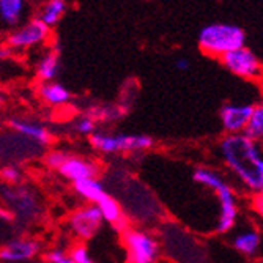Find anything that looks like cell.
<instances>
[{"label":"cell","instance_id":"cell-25","mask_svg":"<svg viewBox=\"0 0 263 263\" xmlns=\"http://www.w3.org/2000/svg\"><path fill=\"white\" fill-rule=\"evenodd\" d=\"M0 175H2V178H4L5 181H8V183H16V181L19 180V177H21L19 171L16 169V167H13V165L4 167V169L0 171Z\"/></svg>","mask_w":263,"mask_h":263},{"label":"cell","instance_id":"cell-21","mask_svg":"<svg viewBox=\"0 0 263 263\" xmlns=\"http://www.w3.org/2000/svg\"><path fill=\"white\" fill-rule=\"evenodd\" d=\"M123 109L114 106H95L88 110V117H91L95 122H112L123 115Z\"/></svg>","mask_w":263,"mask_h":263},{"label":"cell","instance_id":"cell-3","mask_svg":"<svg viewBox=\"0 0 263 263\" xmlns=\"http://www.w3.org/2000/svg\"><path fill=\"white\" fill-rule=\"evenodd\" d=\"M91 147L104 155L122 152H143L153 147V139L145 134H106L93 133L90 136Z\"/></svg>","mask_w":263,"mask_h":263},{"label":"cell","instance_id":"cell-27","mask_svg":"<svg viewBox=\"0 0 263 263\" xmlns=\"http://www.w3.org/2000/svg\"><path fill=\"white\" fill-rule=\"evenodd\" d=\"M10 54H11V49H10V47H4V46L0 47V71H2V63H4V60L8 59Z\"/></svg>","mask_w":263,"mask_h":263},{"label":"cell","instance_id":"cell-30","mask_svg":"<svg viewBox=\"0 0 263 263\" xmlns=\"http://www.w3.org/2000/svg\"><path fill=\"white\" fill-rule=\"evenodd\" d=\"M0 104H4V95L0 93Z\"/></svg>","mask_w":263,"mask_h":263},{"label":"cell","instance_id":"cell-15","mask_svg":"<svg viewBox=\"0 0 263 263\" xmlns=\"http://www.w3.org/2000/svg\"><path fill=\"white\" fill-rule=\"evenodd\" d=\"M100 211H101V216H103V221H107L110 224L115 226V229L125 232L126 227H128V222L126 219L123 218V213H122V208L118 205L110 196H104L98 203H95Z\"/></svg>","mask_w":263,"mask_h":263},{"label":"cell","instance_id":"cell-10","mask_svg":"<svg viewBox=\"0 0 263 263\" xmlns=\"http://www.w3.org/2000/svg\"><path fill=\"white\" fill-rule=\"evenodd\" d=\"M59 172L65 178L76 183V181H81V180L95 178L98 175L100 169L93 161H87L84 158H76V156H68L66 161L62 164V167L59 169Z\"/></svg>","mask_w":263,"mask_h":263},{"label":"cell","instance_id":"cell-7","mask_svg":"<svg viewBox=\"0 0 263 263\" xmlns=\"http://www.w3.org/2000/svg\"><path fill=\"white\" fill-rule=\"evenodd\" d=\"M101 222H103L101 211L95 203L78 210L69 219L71 230L81 240H90L91 236H95V233L101 227Z\"/></svg>","mask_w":263,"mask_h":263},{"label":"cell","instance_id":"cell-18","mask_svg":"<svg viewBox=\"0 0 263 263\" xmlns=\"http://www.w3.org/2000/svg\"><path fill=\"white\" fill-rule=\"evenodd\" d=\"M74 189L81 197H84L87 202H91V203H98L104 196H107L104 186L97 178H87V180L76 181Z\"/></svg>","mask_w":263,"mask_h":263},{"label":"cell","instance_id":"cell-6","mask_svg":"<svg viewBox=\"0 0 263 263\" xmlns=\"http://www.w3.org/2000/svg\"><path fill=\"white\" fill-rule=\"evenodd\" d=\"M123 243L128 254V263H155L159 254L153 236L140 230H125Z\"/></svg>","mask_w":263,"mask_h":263},{"label":"cell","instance_id":"cell-11","mask_svg":"<svg viewBox=\"0 0 263 263\" xmlns=\"http://www.w3.org/2000/svg\"><path fill=\"white\" fill-rule=\"evenodd\" d=\"M27 13V0H0V26L16 29Z\"/></svg>","mask_w":263,"mask_h":263},{"label":"cell","instance_id":"cell-17","mask_svg":"<svg viewBox=\"0 0 263 263\" xmlns=\"http://www.w3.org/2000/svg\"><path fill=\"white\" fill-rule=\"evenodd\" d=\"M66 10H68L66 0H46V4L40 10L38 19L44 22L49 29H52L60 22Z\"/></svg>","mask_w":263,"mask_h":263},{"label":"cell","instance_id":"cell-20","mask_svg":"<svg viewBox=\"0 0 263 263\" xmlns=\"http://www.w3.org/2000/svg\"><path fill=\"white\" fill-rule=\"evenodd\" d=\"M241 134H245L246 137H249L255 142L261 140V137H263V107H261V104L254 106V110L249 117V122Z\"/></svg>","mask_w":263,"mask_h":263},{"label":"cell","instance_id":"cell-23","mask_svg":"<svg viewBox=\"0 0 263 263\" xmlns=\"http://www.w3.org/2000/svg\"><path fill=\"white\" fill-rule=\"evenodd\" d=\"M66 158H68V155L65 153V152H62V150H54V152H49L46 155V164H47V167L49 169H60L62 167V164L66 161Z\"/></svg>","mask_w":263,"mask_h":263},{"label":"cell","instance_id":"cell-8","mask_svg":"<svg viewBox=\"0 0 263 263\" xmlns=\"http://www.w3.org/2000/svg\"><path fill=\"white\" fill-rule=\"evenodd\" d=\"M254 110V104H233L227 103L221 107L219 117L222 128L229 134H241L249 122V117Z\"/></svg>","mask_w":263,"mask_h":263},{"label":"cell","instance_id":"cell-2","mask_svg":"<svg viewBox=\"0 0 263 263\" xmlns=\"http://www.w3.org/2000/svg\"><path fill=\"white\" fill-rule=\"evenodd\" d=\"M197 40L203 54L221 59L224 54L246 46V32L235 24L214 22L200 30Z\"/></svg>","mask_w":263,"mask_h":263},{"label":"cell","instance_id":"cell-4","mask_svg":"<svg viewBox=\"0 0 263 263\" xmlns=\"http://www.w3.org/2000/svg\"><path fill=\"white\" fill-rule=\"evenodd\" d=\"M49 35L51 29L38 17H35L24 24H19V27L13 29L8 35L7 44L11 51H26L44 44Z\"/></svg>","mask_w":263,"mask_h":263},{"label":"cell","instance_id":"cell-12","mask_svg":"<svg viewBox=\"0 0 263 263\" xmlns=\"http://www.w3.org/2000/svg\"><path fill=\"white\" fill-rule=\"evenodd\" d=\"M40 251V245L32 240H19L7 248L0 251V260H4L7 263H14V261H24L29 260L33 255H36Z\"/></svg>","mask_w":263,"mask_h":263},{"label":"cell","instance_id":"cell-14","mask_svg":"<svg viewBox=\"0 0 263 263\" xmlns=\"http://www.w3.org/2000/svg\"><path fill=\"white\" fill-rule=\"evenodd\" d=\"M40 97L41 100L52 107H60L69 103L71 100V91L60 82L51 81V82H43L40 87Z\"/></svg>","mask_w":263,"mask_h":263},{"label":"cell","instance_id":"cell-26","mask_svg":"<svg viewBox=\"0 0 263 263\" xmlns=\"http://www.w3.org/2000/svg\"><path fill=\"white\" fill-rule=\"evenodd\" d=\"M47 258H49L51 263H74L73 260H71V257L65 255L63 251H52L49 252V255H47Z\"/></svg>","mask_w":263,"mask_h":263},{"label":"cell","instance_id":"cell-1","mask_svg":"<svg viewBox=\"0 0 263 263\" xmlns=\"http://www.w3.org/2000/svg\"><path fill=\"white\" fill-rule=\"evenodd\" d=\"M221 153L229 169L254 193L263 189V156L260 142L245 134H229L221 142Z\"/></svg>","mask_w":263,"mask_h":263},{"label":"cell","instance_id":"cell-29","mask_svg":"<svg viewBox=\"0 0 263 263\" xmlns=\"http://www.w3.org/2000/svg\"><path fill=\"white\" fill-rule=\"evenodd\" d=\"M0 218H4V219H7V221H10L13 216L8 213V211H5V210H0Z\"/></svg>","mask_w":263,"mask_h":263},{"label":"cell","instance_id":"cell-9","mask_svg":"<svg viewBox=\"0 0 263 263\" xmlns=\"http://www.w3.org/2000/svg\"><path fill=\"white\" fill-rule=\"evenodd\" d=\"M214 193L218 194L219 203H221V214H219V221H218V232L219 233H226L229 232L235 221H236V203H235V196L233 191L230 189V186L222 180L218 187L214 189Z\"/></svg>","mask_w":263,"mask_h":263},{"label":"cell","instance_id":"cell-22","mask_svg":"<svg viewBox=\"0 0 263 263\" xmlns=\"http://www.w3.org/2000/svg\"><path fill=\"white\" fill-rule=\"evenodd\" d=\"M95 128H97V122H95L93 118L88 115L81 117L79 120L74 123V129L82 136H91L95 133Z\"/></svg>","mask_w":263,"mask_h":263},{"label":"cell","instance_id":"cell-16","mask_svg":"<svg viewBox=\"0 0 263 263\" xmlns=\"http://www.w3.org/2000/svg\"><path fill=\"white\" fill-rule=\"evenodd\" d=\"M60 73V57L55 51L46 52L35 66V74L41 82L55 81Z\"/></svg>","mask_w":263,"mask_h":263},{"label":"cell","instance_id":"cell-28","mask_svg":"<svg viewBox=\"0 0 263 263\" xmlns=\"http://www.w3.org/2000/svg\"><path fill=\"white\" fill-rule=\"evenodd\" d=\"M189 60L187 59H178L177 62H175V68L177 69H180V71H187L189 69Z\"/></svg>","mask_w":263,"mask_h":263},{"label":"cell","instance_id":"cell-5","mask_svg":"<svg viewBox=\"0 0 263 263\" xmlns=\"http://www.w3.org/2000/svg\"><path fill=\"white\" fill-rule=\"evenodd\" d=\"M219 60L236 78L255 81L261 76V62L258 55L248 46L238 47L235 51L224 54Z\"/></svg>","mask_w":263,"mask_h":263},{"label":"cell","instance_id":"cell-19","mask_svg":"<svg viewBox=\"0 0 263 263\" xmlns=\"http://www.w3.org/2000/svg\"><path fill=\"white\" fill-rule=\"evenodd\" d=\"M233 246L238 252H241L245 255H255L260 248V233L249 230L236 235L233 240Z\"/></svg>","mask_w":263,"mask_h":263},{"label":"cell","instance_id":"cell-24","mask_svg":"<svg viewBox=\"0 0 263 263\" xmlns=\"http://www.w3.org/2000/svg\"><path fill=\"white\" fill-rule=\"evenodd\" d=\"M69 257H71V260H73L74 263H93V258L90 257L87 248H84V246L73 248Z\"/></svg>","mask_w":263,"mask_h":263},{"label":"cell","instance_id":"cell-13","mask_svg":"<svg viewBox=\"0 0 263 263\" xmlns=\"http://www.w3.org/2000/svg\"><path fill=\"white\" fill-rule=\"evenodd\" d=\"M8 126L11 129H14L16 133L29 137L30 140L41 143V145H47V143L51 142V133L46 129V126H43L40 123L21 120V118H11L8 122Z\"/></svg>","mask_w":263,"mask_h":263}]
</instances>
